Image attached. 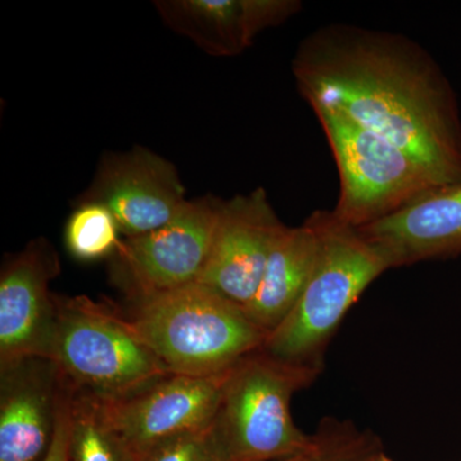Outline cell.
Returning a JSON list of instances; mask_svg holds the SVG:
<instances>
[{
    "mask_svg": "<svg viewBox=\"0 0 461 461\" xmlns=\"http://www.w3.org/2000/svg\"><path fill=\"white\" fill-rule=\"evenodd\" d=\"M158 14L173 32L213 57L244 53L267 29L302 11L297 0H159Z\"/></svg>",
    "mask_w": 461,
    "mask_h": 461,
    "instance_id": "cell-14",
    "label": "cell"
},
{
    "mask_svg": "<svg viewBox=\"0 0 461 461\" xmlns=\"http://www.w3.org/2000/svg\"><path fill=\"white\" fill-rule=\"evenodd\" d=\"M346 460V459H345ZM339 455L330 453L323 446L315 444L311 450L296 455V456L288 457L281 461H345Z\"/></svg>",
    "mask_w": 461,
    "mask_h": 461,
    "instance_id": "cell-20",
    "label": "cell"
},
{
    "mask_svg": "<svg viewBox=\"0 0 461 461\" xmlns=\"http://www.w3.org/2000/svg\"><path fill=\"white\" fill-rule=\"evenodd\" d=\"M388 267L461 254V182L430 187L386 218L357 229Z\"/></svg>",
    "mask_w": 461,
    "mask_h": 461,
    "instance_id": "cell-13",
    "label": "cell"
},
{
    "mask_svg": "<svg viewBox=\"0 0 461 461\" xmlns=\"http://www.w3.org/2000/svg\"><path fill=\"white\" fill-rule=\"evenodd\" d=\"M372 461H390V459H387L386 456H378L375 457V459H373Z\"/></svg>",
    "mask_w": 461,
    "mask_h": 461,
    "instance_id": "cell-21",
    "label": "cell"
},
{
    "mask_svg": "<svg viewBox=\"0 0 461 461\" xmlns=\"http://www.w3.org/2000/svg\"><path fill=\"white\" fill-rule=\"evenodd\" d=\"M311 373L258 350L227 373L213 430L230 461H281L317 441L294 423L290 402Z\"/></svg>",
    "mask_w": 461,
    "mask_h": 461,
    "instance_id": "cell-5",
    "label": "cell"
},
{
    "mask_svg": "<svg viewBox=\"0 0 461 461\" xmlns=\"http://www.w3.org/2000/svg\"><path fill=\"white\" fill-rule=\"evenodd\" d=\"M98 203L121 233L136 238L165 226L186 204V191L171 162L149 149L107 153L77 204Z\"/></svg>",
    "mask_w": 461,
    "mask_h": 461,
    "instance_id": "cell-9",
    "label": "cell"
},
{
    "mask_svg": "<svg viewBox=\"0 0 461 461\" xmlns=\"http://www.w3.org/2000/svg\"><path fill=\"white\" fill-rule=\"evenodd\" d=\"M326 133L339 175L333 213L354 229L395 213L430 187L438 186L411 154L344 112L312 107Z\"/></svg>",
    "mask_w": 461,
    "mask_h": 461,
    "instance_id": "cell-6",
    "label": "cell"
},
{
    "mask_svg": "<svg viewBox=\"0 0 461 461\" xmlns=\"http://www.w3.org/2000/svg\"><path fill=\"white\" fill-rule=\"evenodd\" d=\"M60 273L59 256L47 239L32 240L8 256L0 272V366L50 359L57 321L50 281Z\"/></svg>",
    "mask_w": 461,
    "mask_h": 461,
    "instance_id": "cell-10",
    "label": "cell"
},
{
    "mask_svg": "<svg viewBox=\"0 0 461 461\" xmlns=\"http://www.w3.org/2000/svg\"><path fill=\"white\" fill-rule=\"evenodd\" d=\"M222 199L187 200L159 229L121 241L111 278L130 300L198 284L211 254Z\"/></svg>",
    "mask_w": 461,
    "mask_h": 461,
    "instance_id": "cell-7",
    "label": "cell"
},
{
    "mask_svg": "<svg viewBox=\"0 0 461 461\" xmlns=\"http://www.w3.org/2000/svg\"><path fill=\"white\" fill-rule=\"evenodd\" d=\"M318 253V235L308 221L285 227L272 249L263 280L245 314L267 336L286 320L308 284Z\"/></svg>",
    "mask_w": 461,
    "mask_h": 461,
    "instance_id": "cell-15",
    "label": "cell"
},
{
    "mask_svg": "<svg viewBox=\"0 0 461 461\" xmlns=\"http://www.w3.org/2000/svg\"><path fill=\"white\" fill-rule=\"evenodd\" d=\"M285 227L263 187L222 200L211 254L198 284L247 308Z\"/></svg>",
    "mask_w": 461,
    "mask_h": 461,
    "instance_id": "cell-11",
    "label": "cell"
},
{
    "mask_svg": "<svg viewBox=\"0 0 461 461\" xmlns=\"http://www.w3.org/2000/svg\"><path fill=\"white\" fill-rule=\"evenodd\" d=\"M69 393V460L138 461L108 426L99 402Z\"/></svg>",
    "mask_w": 461,
    "mask_h": 461,
    "instance_id": "cell-16",
    "label": "cell"
},
{
    "mask_svg": "<svg viewBox=\"0 0 461 461\" xmlns=\"http://www.w3.org/2000/svg\"><path fill=\"white\" fill-rule=\"evenodd\" d=\"M294 77L303 98L339 109L411 154L438 185L461 182V112L429 50L402 33L330 23L300 42Z\"/></svg>",
    "mask_w": 461,
    "mask_h": 461,
    "instance_id": "cell-1",
    "label": "cell"
},
{
    "mask_svg": "<svg viewBox=\"0 0 461 461\" xmlns=\"http://www.w3.org/2000/svg\"><path fill=\"white\" fill-rule=\"evenodd\" d=\"M229 372L209 377L172 373L135 395L98 402L108 426L141 461L158 446L213 424Z\"/></svg>",
    "mask_w": 461,
    "mask_h": 461,
    "instance_id": "cell-8",
    "label": "cell"
},
{
    "mask_svg": "<svg viewBox=\"0 0 461 461\" xmlns=\"http://www.w3.org/2000/svg\"><path fill=\"white\" fill-rule=\"evenodd\" d=\"M69 402H71V393L68 388L65 387L59 411H58L53 441H51L50 450L42 461H71L69 460V426H71Z\"/></svg>",
    "mask_w": 461,
    "mask_h": 461,
    "instance_id": "cell-19",
    "label": "cell"
},
{
    "mask_svg": "<svg viewBox=\"0 0 461 461\" xmlns=\"http://www.w3.org/2000/svg\"><path fill=\"white\" fill-rule=\"evenodd\" d=\"M306 221L318 235L313 271L291 313L260 348L275 359L294 364L313 354L366 288L390 269L377 249L333 211H314Z\"/></svg>",
    "mask_w": 461,
    "mask_h": 461,
    "instance_id": "cell-4",
    "label": "cell"
},
{
    "mask_svg": "<svg viewBox=\"0 0 461 461\" xmlns=\"http://www.w3.org/2000/svg\"><path fill=\"white\" fill-rule=\"evenodd\" d=\"M50 359L65 387L100 402H118L172 375L120 309L87 296H57Z\"/></svg>",
    "mask_w": 461,
    "mask_h": 461,
    "instance_id": "cell-3",
    "label": "cell"
},
{
    "mask_svg": "<svg viewBox=\"0 0 461 461\" xmlns=\"http://www.w3.org/2000/svg\"><path fill=\"white\" fill-rule=\"evenodd\" d=\"M65 386L56 364L32 357L0 366V461H42Z\"/></svg>",
    "mask_w": 461,
    "mask_h": 461,
    "instance_id": "cell-12",
    "label": "cell"
},
{
    "mask_svg": "<svg viewBox=\"0 0 461 461\" xmlns=\"http://www.w3.org/2000/svg\"><path fill=\"white\" fill-rule=\"evenodd\" d=\"M120 227L113 214L98 203L76 206L65 230L67 250L81 262L113 257L120 248Z\"/></svg>",
    "mask_w": 461,
    "mask_h": 461,
    "instance_id": "cell-17",
    "label": "cell"
},
{
    "mask_svg": "<svg viewBox=\"0 0 461 461\" xmlns=\"http://www.w3.org/2000/svg\"><path fill=\"white\" fill-rule=\"evenodd\" d=\"M130 304L121 313L175 375H222L260 350L267 339L241 306L202 284Z\"/></svg>",
    "mask_w": 461,
    "mask_h": 461,
    "instance_id": "cell-2",
    "label": "cell"
},
{
    "mask_svg": "<svg viewBox=\"0 0 461 461\" xmlns=\"http://www.w3.org/2000/svg\"><path fill=\"white\" fill-rule=\"evenodd\" d=\"M141 461H230L218 441L213 424L158 446Z\"/></svg>",
    "mask_w": 461,
    "mask_h": 461,
    "instance_id": "cell-18",
    "label": "cell"
}]
</instances>
